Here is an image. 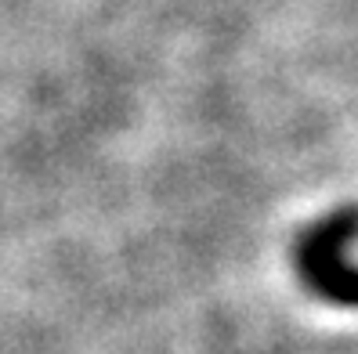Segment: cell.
<instances>
[{
  "mask_svg": "<svg viewBox=\"0 0 358 354\" xmlns=\"http://www.w3.org/2000/svg\"><path fill=\"white\" fill-rule=\"evenodd\" d=\"M358 239V210H336L333 217L308 228L297 246V267L311 293L329 304L358 307V267L348 260V246Z\"/></svg>",
  "mask_w": 358,
  "mask_h": 354,
  "instance_id": "6da1fadb",
  "label": "cell"
}]
</instances>
